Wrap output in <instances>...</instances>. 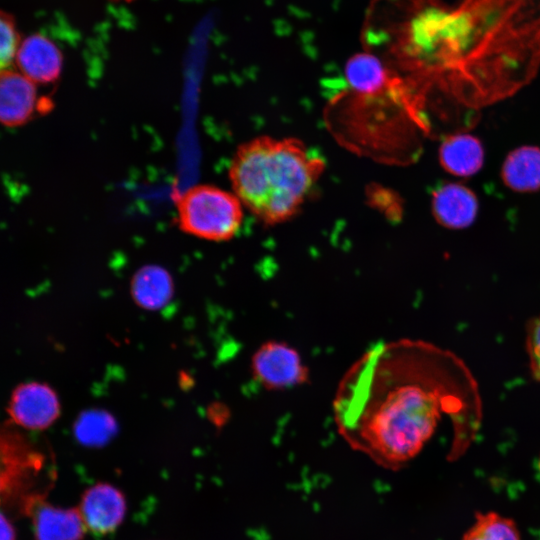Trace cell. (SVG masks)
<instances>
[{"mask_svg":"<svg viewBox=\"0 0 540 540\" xmlns=\"http://www.w3.org/2000/svg\"><path fill=\"white\" fill-rule=\"evenodd\" d=\"M332 411L354 450L388 469L412 460L445 416L452 427L448 459L461 457L482 422L479 387L464 361L430 342H379L344 373Z\"/></svg>","mask_w":540,"mask_h":540,"instance_id":"6da1fadb","label":"cell"},{"mask_svg":"<svg viewBox=\"0 0 540 540\" xmlns=\"http://www.w3.org/2000/svg\"><path fill=\"white\" fill-rule=\"evenodd\" d=\"M479 5L463 0L451 9L434 0H399L387 15L383 47L421 97L432 90L463 108L480 109L512 96L536 75L540 28L504 27L514 20L496 27L501 11L489 20L493 12H485L480 20Z\"/></svg>","mask_w":540,"mask_h":540,"instance_id":"7a4b0ae2","label":"cell"},{"mask_svg":"<svg viewBox=\"0 0 540 540\" xmlns=\"http://www.w3.org/2000/svg\"><path fill=\"white\" fill-rule=\"evenodd\" d=\"M324 168V160L300 140L261 136L237 149L228 174L243 206L275 225L299 211Z\"/></svg>","mask_w":540,"mask_h":540,"instance_id":"3957f363","label":"cell"},{"mask_svg":"<svg viewBox=\"0 0 540 540\" xmlns=\"http://www.w3.org/2000/svg\"><path fill=\"white\" fill-rule=\"evenodd\" d=\"M177 224L185 233L209 240L227 241L238 232L243 204L234 194L212 185H196L178 199Z\"/></svg>","mask_w":540,"mask_h":540,"instance_id":"277c9868","label":"cell"},{"mask_svg":"<svg viewBox=\"0 0 540 540\" xmlns=\"http://www.w3.org/2000/svg\"><path fill=\"white\" fill-rule=\"evenodd\" d=\"M253 379L264 389L280 391L303 385L309 369L299 352L279 340L262 343L251 357Z\"/></svg>","mask_w":540,"mask_h":540,"instance_id":"5b68a950","label":"cell"},{"mask_svg":"<svg viewBox=\"0 0 540 540\" xmlns=\"http://www.w3.org/2000/svg\"><path fill=\"white\" fill-rule=\"evenodd\" d=\"M78 510L88 530L107 534L122 523L127 505L118 488L108 483H97L82 494Z\"/></svg>","mask_w":540,"mask_h":540,"instance_id":"8992f818","label":"cell"},{"mask_svg":"<svg viewBox=\"0 0 540 540\" xmlns=\"http://www.w3.org/2000/svg\"><path fill=\"white\" fill-rule=\"evenodd\" d=\"M9 413L18 425L40 430L49 427L56 420L59 402L54 391L47 385L27 383L13 393Z\"/></svg>","mask_w":540,"mask_h":540,"instance_id":"52a82bcc","label":"cell"},{"mask_svg":"<svg viewBox=\"0 0 540 540\" xmlns=\"http://www.w3.org/2000/svg\"><path fill=\"white\" fill-rule=\"evenodd\" d=\"M36 84L19 71L3 69L0 74V120L9 128L30 121L41 103Z\"/></svg>","mask_w":540,"mask_h":540,"instance_id":"ba28073f","label":"cell"},{"mask_svg":"<svg viewBox=\"0 0 540 540\" xmlns=\"http://www.w3.org/2000/svg\"><path fill=\"white\" fill-rule=\"evenodd\" d=\"M15 64L35 84H50L60 77L63 55L50 38L33 33L21 41Z\"/></svg>","mask_w":540,"mask_h":540,"instance_id":"9c48e42d","label":"cell"},{"mask_svg":"<svg viewBox=\"0 0 540 540\" xmlns=\"http://www.w3.org/2000/svg\"><path fill=\"white\" fill-rule=\"evenodd\" d=\"M432 215L448 229L469 227L476 219L479 202L476 194L461 183H441L432 192Z\"/></svg>","mask_w":540,"mask_h":540,"instance_id":"30bf717a","label":"cell"},{"mask_svg":"<svg viewBox=\"0 0 540 540\" xmlns=\"http://www.w3.org/2000/svg\"><path fill=\"white\" fill-rule=\"evenodd\" d=\"M344 74L351 91L362 96L384 94L404 82L373 52L353 55L345 65Z\"/></svg>","mask_w":540,"mask_h":540,"instance_id":"8fae6325","label":"cell"},{"mask_svg":"<svg viewBox=\"0 0 540 540\" xmlns=\"http://www.w3.org/2000/svg\"><path fill=\"white\" fill-rule=\"evenodd\" d=\"M33 509L35 540H81L87 529L78 509L56 507L41 501L29 503Z\"/></svg>","mask_w":540,"mask_h":540,"instance_id":"7c38bea8","label":"cell"},{"mask_svg":"<svg viewBox=\"0 0 540 540\" xmlns=\"http://www.w3.org/2000/svg\"><path fill=\"white\" fill-rule=\"evenodd\" d=\"M438 156L446 172L457 177H470L482 168L485 154L477 137L457 133L447 136L441 142Z\"/></svg>","mask_w":540,"mask_h":540,"instance_id":"4fadbf2b","label":"cell"},{"mask_svg":"<svg viewBox=\"0 0 540 540\" xmlns=\"http://www.w3.org/2000/svg\"><path fill=\"white\" fill-rule=\"evenodd\" d=\"M506 187L518 193L540 190V148L524 145L511 150L501 166Z\"/></svg>","mask_w":540,"mask_h":540,"instance_id":"5bb4252c","label":"cell"},{"mask_svg":"<svg viewBox=\"0 0 540 540\" xmlns=\"http://www.w3.org/2000/svg\"><path fill=\"white\" fill-rule=\"evenodd\" d=\"M172 284V279L164 268L148 265L140 268L134 275L131 291L139 306L159 309L171 299Z\"/></svg>","mask_w":540,"mask_h":540,"instance_id":"9a60e30c","label":"cell"},{"mask_svg":"<svg viewBox=\"0 0 540 540\" xmlns=\"http://www.w3.org/2000/svg\"><path fill=\"white\" fill-rule=\"evenodd\" d=\"M462 540H520L513 520L495 512L480 513Z\"/></svg>","mask_w":540,"mask_h":540,"instance_id":"2e32d148","label":"cell"},{"mask_svg":"<svg viewBox=\"0 0 540 540\" xmlns=\"http://www.w3.org/2000/svg\"><path fill=\"white\" fill-rule=\"evenodd\" d=\"M112 417L99 411L83 413L75 423L74 433L81 444L100 446L107 443L115 433Z\"/></svg>","mask_w":540,"mask_h":540,"instance_id":"e0dca14e","label":"cell"},{"mask_svg":"<svg viewBox=\"0 0 540 540\" xmlns=\"http://www.w3.org/2000/svg\"><path fill=\"white\" fill-rule=\"evenodd\" d=\"M0 63L1 70L10 69L15 62L21 44L20 34L14 16L6 11L0 12Z\"/></svg>","mask_w":540,"mask_h":540,"instance_id":"ac0fdd59","label":"cell"},{"mask_svg":"<svg viewBox=\"0 0 540 540\" xmlns=\"http://www.w3.org/2000/svg\"><path fill=\"white\" fill-rule=\"evenodd\" d=\"M526 349L531 373L540 382V314L527 325Z\"/></svg>","mask_w":540,"mask_h":540,"instance_id":"d6986e66","label":"cell"},{"mask_svg":"<svg viewBox=\"0 0 540 540\" xmlns=\"http://www.w3.org/2000/svg\"><path fill=\"white\" fill-rule=\"evenodd\" d=\"M1 540H16L15 528L4 514L1 515Z\"/></svg>","mask_w":540,"mask_h":540,"instance_id":"ffe728a7","label":"cell"},{"mask_svg":"<svg viewBox=\"0 0 540 540\" xmlns=\"http://www.w3.org/2000/svg\"><path fill=\"white\" fill-rule=\"evenodd\" d=\"M109 1H123V2H128L129 3V2H133L135 0H109Z\"/></svg>","mask_w":540,"mask_h":540,"instance_id":"44dd1931","label":"cell"},{"mask_svg":"<svg viewBox=\"0 0 540 540\" xmlns=\"http://www.w3.org/2000/svg\"><path fill=\"white\" fill-rule=\"evenodd\" d=\"M539 467H540V458H539Z\"/></svg>","mask_w":540,"mask_h":540,"instance_id":"7402d4cb","label":"cell"}]
</instances>
